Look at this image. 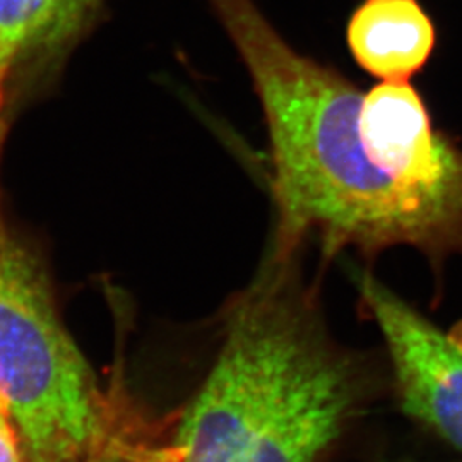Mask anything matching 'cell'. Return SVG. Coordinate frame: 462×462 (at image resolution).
<instances>
[{"mask_svg":"<svg viewBox=\"0 0 462 462\" xmlns=\"http://www.w3.org/2000/svg\"><path fill=\"white\" fill-rule=\"evenodd\" d=\"M208 2L264 114L273 202L264 257H300L315 245L322 269L347 250L370 267L411 248L440 295L448 261L462 257V183L425 187L385 171L360 127L356 84L293 49L255 0Z\"/></svg>","mask_w":462,"mask_h":462,"instance_id":"1","label":"cell"},{"mask_svg":"<svg viewBox=\"0 0 462 462\" xmlns=\"http://www.w3.org/2000/svg\"><path fill=\"white\" fill-rule=\"evenodd\" d=\"M387 391L385 353L334 336L303 255L264 257L226 310L177 462H320Z\"/></svg>","mask_w":462,"mask_h":462,"instance_id":"2","label":"cell"},{"mask_svg":"<svg viewBox=\"0 0 462 462\" xmlns=\"http://www.w3.org/2000/svg\"><path fill=\"white\" fill-rule=\"evenodd\" d=\"M0 397L26 462H84L120 423L59 314L42 250L2 215Z\"/></svg>","mask_w":462,"mask_h":462,"instance_id":"3","label":"cell"},{"mask_svg":"<svg viewBox=\"0 0 462 462\" xmlns=\"http://www.w3.org/2000/svg\"><path fill=\"white\" fill-rule=\"evenodd\" d=\"M358 310L375 324L402 413L462 452V322L440 329L372 273H353Z\"/></svg>","mask_w":462,"mask_h":462,"instance_id":"4","label":"cell"},{"mask_svg":"<svg viewBox=\"0 0 462 462\" xmlns=\"http://www.w3.org/2000/svg\"><path fill=\"white\" fill-rule=\"evenodd\" d=\"M106 0H0V144L17 106L51 81Z\"/></svg>","mask_w":462,"mask_h":462,"instance_id":"5","label":"cell"},{"mask_svg":"<svg viewBox=\"0 0 462 462\" xmlns=\"http://www.w3.org/2000/svg\"><path fill=\"white\" fill-rule=\"evenodd\" d=\"M353 60L380 83L411 81L437 49V28L420 0H364L349 17Z\"/></svg>","mask_w":462,"mask_h":462,"instance_id":"6","label":"cell"},{"mask_svg":"<svg viewBox=\"0 0 462 462\" xmlns=\"http://www.w3.org/2000/svg\"><path fill=\"white\" fill-rule=\"evenodd\" d=\"M84 462H177L175 447H156L122 421Z\"/></svg>","mask_w":462,"mask_h":462,"instance_id":"7","label":"cell"},{"mask_svg":"<svg viewBox=\"0 0 462 462\" xmlns=\"http://www.w3.org/2000/svg\"><path fill=\"white\" fill-rule=\"evenodd\" d=\"M0 462H26L16 425L2 397H0Z\"/></svg>","mask_w":462,"mask_h":462,"instance_id":"8","label":"cell"},{"mask_svg":"<svg viewBox=\"0 0 462 462\" xmlns=\"http://www.w3.org/2000/svg\"><path fill=\"white\" fill-rule=\"evenodd\" d=\"M397 462H425V461H411V459H410V461H397ZM457 462H462V461H457Z\"/></svg>","mask_w":462,"mask_h":462,"instance_id":"9","label":"cell"}]
</instances>
